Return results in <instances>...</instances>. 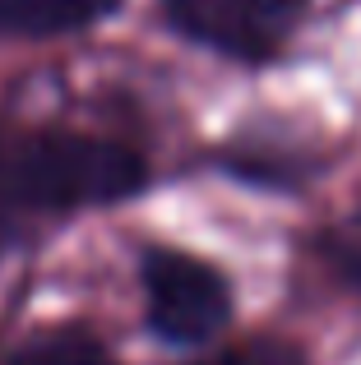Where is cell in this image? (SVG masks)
<instances>
[{
  "label": "cell",
  "instance_id": "cell-1",
  "mask_svg": "<svg viewBox=\"0 0 361 365\" xmlns=\"http://www.w3.org/2000/svg\"><path fill=\"white\" fill-rule=\"evenodd\" d=\"M148 167L135 148L74 130H37L0 148V195L14 208L70 213L139 195Z\"/></svg>",
  "mask_w": 361,
  "mask_h": 365
},
{
  "label": "cell",
  "instance_id": "cell-2",
  "mask_svg": "<svg viewBox=\"0 0 361 365\" xmlns=\"http://www.w3.org/2000/svg\"><path fill=\"white\" fill-rule=\"evenodd\" d=\"M144 301L148 324L167 342H208L232 319V287L208 259L185 250H144Z\"/></svg>",
  "mask_w": 361,
  "mask_h": 365
},
{
  "label": "cell",
  "instance_id": "cell-4",
  "mask_svg": "<svg viewBox=\"0 0 361 365\" xmlns=\"http://www.w3.org/2000/svg\"><path fill=\"white\" fill-rule=\"evenodd\" d=\"M121 0H0V28L19 37H61L93 28Z\"/></svg>",
  "mask_w": 361,
  "mask_h": 365
},
{
  "label": "cell",
  "instance_id": "cell-8",
  "mask_svg": "<svg viewBox=\"0 0 361 365\" xmlns=\"http://www.w3.org/2000/svg\"><path fill=\"white\" fill-rule=\"evenodd\" d=\"M0 148H5V139H0Z\"/></svg>",
  "mask_w": 361,
  "mask_h": 365
},
{
  "label": "cell",
  "instance_id": "cell-6",
  "mask_svg": "<svg viewBox=\"0 0 361 365\" xmlns=\"http://www.w3.org/2000/svg\"><path fill=\"white\" fill-rule=\"evenodd\" d=\"M325 255H329V264H334L338 273H343L347 282H352L357 292H361V213L343 217V222L329 232Z\"/></svg>",
  "mask_w": 361,
  "mask_h": 365
},
{
  "label": "cell",
  "instance_id": "cell-5",
  "mask_svg": "<svg viewBox=\"0 0 361 365\" xmlns=\"http://www.w3.org/2000/svg\"><path fill=\"white\" fill-rule=\"evenodd\" d=\"M5 365H116V361L83 333H51V338L28 342L24 351H14Z\"/></svg>",
  "mask_w": 361,
  "mask_h": 365
},
{
  "label": "cell",
  "instance_id": "cell-3",
  "mask_svg": "<svg viewBox=\"0 0 361 365\" xmlns=\"http://www.w3.org/2000/svg\"><path fill=\"white\" fill-rule=\"evenodd\" d=\"M185 37L236 61H264L288 42L301 0H163Z\"/></svg>",
  "mask_w": 361,
  "mask_h": 365
},
{
  "label": "cell",
  "instance_id": "cell-7",
  "mask_svg": "<svg viewBox=\"0 0 361 365\" xmlns=\"http://www.w3.org/2000/svg\"><path fill=\"white\" fill-rule=\"evenodd\" d=\"M204 365H306L292 342H278V338H260V342H245V347H232L223 356L204 361Z\"/></svg>",
  "mask_w": 361,
  "mask_h": 365
}]
</instances>
